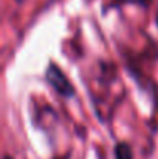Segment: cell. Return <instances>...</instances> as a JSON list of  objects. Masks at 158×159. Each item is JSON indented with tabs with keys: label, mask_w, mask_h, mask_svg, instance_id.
<instances>
[{
	"label": "cell",
	"mask_w": 158,
	"mask_h": 159,
	"mask_svg": "<svg viewBox=\"0 0 158 159\" xmlns=\"http://www.w3.org/2000/svg\"><path fill=\"white\" fill-rule=\"evenodd\" d=\"M47 82L51 85V88L59 94L64 96L67 99L74 96V88L71 85V82L68 80V77L65 76V73L56 65V63H50L47 66V73H45Z\"/></svg>",
	"instance_id": "obj_1"
},
{
	"label": "cell",
	"mask_w": 158,
	"mask_h": 159,
	"mask_svg": "<svg viewBox=\"0 0 158 159\" xmlns=\"http://www.w3.org/2000/svg\"><path fill=\"white\" fill-rule=\"evenodd\" d=\"M115 158L116 159H133L132 148L127 142H118L115 145Z\"/></svg>",
	"instance_id": "obj_2"
},
{
	"label": "cell",
	"mask_w": 158,
	"mask_h": 159,
	"mask_svg": "<svg viewBox=\"0 0 158 159\" xmlns=\"http://www.w3.org/2000/svg\"><path fill=\"white\" fill-rule=\"evenodd\" d=\"M3 159H12V158H11V156H8V155H6V156H5V158H3Z\"/></svg>",
	"instance_id": "obj_3"
}]
</instances>
